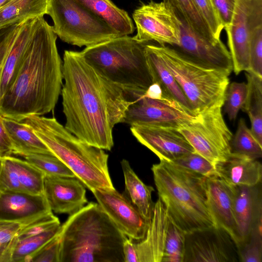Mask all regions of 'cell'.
Here are the masks:
<instances>
[{
  "label": "cell",
  "mask_w": 262,
  "mask_h": 262,
  "mask_svg": "<svg viewBox=\"0 0 262 262\" xmlns=\"http://www.w3.org/2000/svg\"><path fill=\"white\" fill-rule=\"evenodd\" d=\"M247 94L243 107L250 119L251 130L262 145V77L246 72Z\"/></svg>",
  "instance_id": "cell-29"
},
{
  "label": "cell",
  "mask_w": 262,
  "mask_h": 262,
  "mask_svg": "<svg viewBox=\"0 0 262 262\" xmlns=\"http://www.w3.org/2000/svg\"><path fill=\"white\" fill-rule=\"evenodd\" d=\"M52 212L24 223L17 235V240L37 235L60 225L59 219Z\"/></svg>",
  "instance_id": "cell-41"
},
{
  "label": "cell",
  "mask_w": 262,
  "mask_h": 262,
  "mask_svg": "<svg viewBox=\"0 0 262 262\" xmlns=\"http://www.w3.org/2000/svg\"><path fill=\"white\" fill-rule=\"evenodd\" d=\"M238 247L224 229L216 226L185 234L183 262H237Z\"/></svg>",
  "instance_id": "cell-12"
},
{
  "label": "cell",
  "mask_w": 262,
  "mask_h": 262,
  "mask_svg": "<svg viewBox=\"0 0 262 262\" xmlns=\"http://www.w3.org/2000/svg\"><path fill=\"white\" fill-rule=\"evenodd\" d=\"M169 217L159 199L154 203L152 216L144 237L135 243L139 262H162Z\"/></svg>",
  "instance_id": "cell-21"
},
{
  "label": "cell",
  "mask_w": 262,
  "mask_h": 262,
  "mask_svg": "<svg viewBox=\"0 0 262 262\" xmlns=\"http://www.w3.org/2000/svg\"><path fill=\"white\" fill-rule=\"evenodd\" d=\"M22 21L0 29V74L4 60L18 33Z\"/></svg>",
  "instance_id": "cell-45"
},
{
  "label": "cell",
  "mask_w": 262,
  "mask_h": 262,
  "mask_svg": "<svg viewBox=\"0 0 262 262\" xmlns=\"http://www.w3.org/2000/svg\"><path fill=\"white\" fill-rule=\"evenodd\" d=\"M85 194L83 184L76 177L45 176L43 195L52 212H77L88 202Z\"/></svg>",
  "instance_id": "cell-17"
},
{
  "label": "cell",
  "mask_w": 262,
  "mask_h": 262,
  "mask_svg": "<svg viewBox=\"0 0 262 262\" xmlns=\"http://www.w3.org/2000/svg\"><path fill=\"white\" fill-rule=\"evenodd\" d=\"M51 212L43 194L0 191V221L26 223Z\"/></svg>",
  "instance_id": "cell-20"
},
{
  "label": "cell",
  "mask_w": 262,
  "mask_h": 262,
  "mask_svg": "<svg viewBox=\"0 0 262 262\" xmlns=\"http://www.w3.org/2000/svg\"><path fill=\"white\" fill-rule=\"evenodd\" d=\"M195 117L171 97L154 99L143 96L128 106L123 123L130 126L157 125L178 128Z\"/></svg>",
  "instance_id": "cell-13"
},
{
  "label": "cell",
  "mask_w": 262,
  "mask_h": 262,
  "mask_svg": "<svg viewBox=\"0 0 262 262\" xmlns=\"http://www.w3.org/2000/svg\"><path fill=\"white\" fill-rule=\"evenodd\" d=\"M57 35L43 17H37L19 67L0 102V115L21 121L52 111L63 84Z\"/></svg>",
  "instance_id": "cell-2"
},
{
  "label": "cell",
  "mask_w": 262,
  "mask_h": 262,
  "mask_svg": "<svg viewBox=\"0 0 262 262\" xmlns=\"http://www.w3.org/2000/svg\"><path fill=\"white\" fill-rule=\"evenodd\" d=\"M11 0H0V9L5 6Z\"/></svg>",
  "instance_id": "cell-49"
},
{
  "label": "cell",
  "mask_w": 262,
  "mask_h": 262,
  "mask_svg": "<svg viewBox=\"0 0 262 262\" xmlns=\"http://www.w3.org/2000/svg\"><path fill=\"white\" fill-rule=\"evenodd\" d=\"M178 17L180 20V39L179 44L174 48L200 63L230 75L233 71L232 59L229 51L222 40L213 42L207 40Z\"/></svg>",
  "instance_id": "cell-15"
},
{
  "label": "cell",
  "mask_w": 262,
  "mask_h": 262,
  "mask_svg": "<svg viewBox=\"0 0 262 262\" xmlns=\"http://www.w3.org/2000/svg\"><path fill=\"white\" fill-rule=\"evenodd\" d=\"M61 94L64 127L82 141L110 150L113 130L133 102L94 69L80 52L65 50Z\"/></svg>",
  "instance_id": "cell-1"
},
{
  "label": "cell",
  "mask_w": 262,
  "mask_h": 262,
  "mask_svg": "<svg viewBox=\"0 0 262 262\" xmlns=\"http://www.w3.org/2000/svg\"><path fill=\"white\" fill-rule=\"evenodd\" d=\"M151 169L159 199L179 228L187 234L215 226L208 205L205 177L163 159Z\"/></svg>",
  "instance_id": "cell-4"
},
{
  "label": "cell",
  "mask_w": 262,
  "mask_h": 262,
  "mask_svg": "<svg viewBox=\"0 0 262 262\" xmlns=\"http://www.w3.org/2000/svg\"><path fill=\"white\" fill-rule=\"evenodd\" d=\"M249 61V71L262 77V25L256 27L251 34Z\"/></svg>",
  "instance_id": "cell-43"
},
{
  "label": "cell",
  "mask_w": 262,
  "mask_h": 262,
  "mask_svg": "<svg viewBox=\"0 0 262 262\" xmlns=\"http://www.w3.org/2000/svg\"><path fill=\"white\" fill-rule=\"evenodd\" d=\"M262 25V0H237L230 24L225 28L236 75L250 70L249 48L254 30Z\"/></svg>",
  "instance_id": "cell-11"
},
{
  "label": "cell",
  "mask_w": 262,
  "mask_h": 262,
  "mask_svg": "<svg viewBox=\"0 0 262 262\" xmlns=\"http://www.w3.org/2000/svg\"><path fill=\"white\" fill-rule=\"evenodd\" d=\"M21 121L91 191L114 188L108 170V155L104 149L82 141L54 117L32 115Z\"/></svg>",
  "instance_id": "cell-5"
},
{
  "label": "cell",
  "mask_w": 262,
  "mask_h": 262,
  "mask_svg": "<svg viewBox=\"0 0 262 262\" xmlns=\"http://www.w3.org/2000/svg\"><path fill=\"white\" fill-rule=\"evenodd\" d=\"M47 14L57 36L70 45L87 47L120 36L76 0H49Z\"/></svg>",
  "instance_id": "cell-8"
},
{
  "label": "cell",
  "mask_w": 262,
  "mask_h": 262,
  "mask_svg": "<svg viewBox=\"0 0 262 262\" xmlns=\"http://www.w3.org/2000/svg\"><path fill=\"white\" fill-rule=\"evenodd\" d=\"M262 222L252 230L246 242L239 249V261H262Z\"/></svg>",
  "instance_id": "cell-38"
},
{
  "label": "cell",
  "mask_w": 262,
  "mask_h": 262,
  "mask_svg": "<svg viewBox=\"0 0 262 262\" xmlns=\"http://www.w3.org/2000/svg\"><path fill=\"white\" fill-rule=\"evenodd\" d=\"M3 122L12 143L13 155L23 157L31 154H53L23 122L3 117Z\"/></svg>",
  "instance_id": "cell-25"
},
{
  "label": "cell",
  "mask_w": 262,
  "mask_h": 262,
  "mask_svg": "<svg viewBox=\"0 0 262 262\" xmlns=\"http://www.w3.org/2000/svg\"><path fill=\"white\" fill-rule=\"evenodd\" d=\"M129 35L118 36L85 47L81 54L101 75L135 101L143 96L152 79L145 47Z\"/></svg>",
  "instance_id": "cell-6"
},
{
  "label": "cell",
  "mask_w": 262,
  "mask_h": 262,
  "mask_svg": "<svg viewBox=\"0 0 262 262\" xmlns=\"http://www.w3.org/2000/svg\"><path fill=\"white\" fill-rule=\"evenodd\" d=\"M152 46L183 91L195 115L224 105L229 74L200 63L174 48Z\"/></svg>",
  "instance_id": "cell-7"
},
{
  "label": "cell",
  "mask_w": 262,
  "mask_h": 262,
  "mask_svg": "<svg viewBox=\"0 0 262 262\" xmlns=\"http://www.w3.org/2000/svg\"><path fill=\"white\" fill-rule=\"evenodd\" d=\"M145 51L152 82L158 83L184 108L194 114L184 93L173 75L163 64L152 45L146 43Z\"/></svg>",
  "instance_id": "cell-27"
},
{
  "label": "cell",
  "mask_w": 262,
  "mask_h": 262,
  "mask_svg": "<svg viewBox=\"0 0 262 262\" xmlns=\"http://www.w3.org/2000/svg\"><path fill=\"white\" fill-rule=\"evenodd\" d=\"M133 17L137 28L134 37L144 43L155 41L161 46L179 44L180 20L171 6L166 2L150 1L135 9Z\"/></svg>",
  "instance_id": "cell-10"
},
{
  "label": "cell",
  "mask_w": 262,
  "mask_h": 262,
  "mask_svg": "<svg viewBox=\"0 0 262 262\" xmlns=\"http://www.w3.org/2000/svg\"><path fill=\"white\" fill-rule=\"evenodd\" d=\"M13 155L11 142L3 122V117L0 115V158Z\"/></svg>",
  "instance_id": "cell-47"
},
{
  "label": "cell",
  "mask_w": 262,
  "mask_h": 262,
  "mask_svg": "<svg viewBox=\"0 0 262 262\" xmlns=\"http://www.w3.org/2000/svg\"><path fill=\"white\" fill-rule=\"evenodd\" d=\"M205 183L208 205L215 226L228 233L238 247L233 210L235 187L217 175L206 177Z\"/></svg>",
  "instance_id": "cell-18"
},
{
  "label": "cell",
  "mask_w": 262,
  "mask_h": 262,
  "mask_svg": "<svg viewBox=\"0 0 262 262\" xmlns=\"http://www.w3.org/2000/svg\"><path fill=\"white\" fill-rule=\"evenodd\" d=\"M233 210L239 250L253 229L262 222L261 183L235 187Z\"/></svg>",
  "instance_id": "cell-19"
},
{
  "label": "cell",
  "mask_w": 262,
  "mask_h": 262,
  "mask_svg": "<svg viewBox=\"0 0 262 262\" xmlns=\"http://www.w3.org/2000/svg\"><path fill=\"white\" fill-rule=\"evenodd\" d=\"M171 161L205 177L216 175L215 165L195 151L183 155Z\"/></svg>",
  "instance_id": "cell-39"
},
{
  "label": "cell",
  "mask_w": 262,
  "mask_h": 262,
  "mask_svg": "<svg viewBox=\"0 0 262 262\" xmlns=\"http://www.w3.org/2000/svg\"><path fill=\"white\" fill-rule=\"evenodd\" d=\"M22 157L45 176L76 177L72 171L53 154H31Z\"/></svg>",
  "instance_id": "cell-33"
},
{
  "label": "cell",
  "mask_w": 262,
  "mask_h": 262,
  "mask_svg": "<svg viewBox=\"0 0 262 262\" xmlns=\"http://www.w3.org/2000/svg\"><path fill=\"white\" fill-rule=\"evenodd\" d=\"M37 17L22 21L4 60L0 74V102L11 84L23 60Z\"/></svg>",
  "instance_id": "cell-23"
},
{
  "label": "cell",
  "mask_w": 262,
  "mask_h": 262,
  "mask_svg": "<svg viewBox=\"0 0 262 262\" xmlns=\"http://www.w3.org/2000/svg\"><path fill=\"white\" fill-rule=\"evenodd\" d=\"M0 191H23L12 156L2 158Z\"/></svg>",
  "instance_id": "cell-40"
},
{
  "label": "cell",
  "mask_w": 262,
  "mask_h": 262,
  "mask_svg": "<svg viewBox=\"0 0 262 262\" xmlns=\"http://www.w3.org/2000/svg\"><path fill=\"white\" fill-rule=\"evenodd\" d=\"M1 162H2V159L0 158V169H1Z\"/></svg>",
  "instance_id": "cell-50"
},
{
  "label": "cell",
  "mask_w": 262,
  "mask_h": 262,
  "mask_svg": "<svg viewBox=\"0 0 262 262\" xmlns=\"http://www.w3.org/2000/svg\"><path fill=\"white\" fill-rule=\"evenodd\" d=\"M223 106L208 108L178 129L196 152L214 165L231 153L233 135L224 119Z\"/></svg>",
  "instance_id": "cell-9"
},
{
  "label": "cell",
  "mask_w": 262,
  "mask_h": 262,
  "mask_svg": "<svg viewBox=\"0 0 262 262\" xmlns=\"http://www.w3.org/2000/svg\"><path fill=\"white\" fill-rule=\"evenodd\" d=\"M60 225L35 235L17 240L11 262H30L32 256L58 232Z\"/></svg>",
  "instance_id": "cell-31"
},
{
  "label": "cell",
  "mask_w": 262,
  "mask_h": 262,
  "mask_svg": "<svg viewBox=\"0 0 262 262\" xmlns=\"http://www.w3.org/2000/svg\"><path fill=\"white\" fill-rule=\"evenodd\" d=\"M60 262H124L126 236L98 203H89L60 225Z\"/></svg>",
  "instance_id": "cell-3"
},
{
  "label": "cell",
  "mask_w": 262,
  "mask_h": 262,
  "mask_svg": "<svg viewBox=\"0 0 262 262\" xmlns=\"http://www.w3.org/2000/svg\"><path fill=\"white\" fill-rule=\"evenodd\" d=\"M121 165L124 175L125 192L128 199L142 217L149 223L154 206L151 199L154 189L152 186L145 184L140 179L127 160L123 159Z\"/></svg>",
  "instance_id": "cell-26"
},
{
  "label": "cell",
  "mask_w": 262,
  "mask_h": 262,
  "mask_svg": "<svg viewBox=\"0 0 262 262\" xmlns=\"http://www.w3.org/2000/svg\"><path fill=\"white\" fill-rule=\"evenodd\" d=\"M49 0H11L0 9V29L47 14Z\"/></svg>",
  "instance_id": "cell-28"
},
{
  "label": "cell",
  "mask_w": 262,
  "mask_h": 262,
  "mask_svg": "<svg viewBox=\"0 0 262 262\" xmlns=\"http://www.w3.org/2000/svg\"><path fill=\"white\" fill-rule=\"evenodd\" d=\"M60 251L59 228L56 234L32 256L30 262H60Z\"/></svg>",
  "instance_id": "cell-44"
},
{
  "label": "cell",
  "mask_w": 262,
  "mask_h": 262,
  "mask_svg": "<svg viewBox=\"0 0 262 262\" xmlns=\"http://www.w3.org/2000/svg\"><path fill=\"white\" fill-rule=\"evenodd\" d=\"M215 167L216 175L232 186H252L261 183L262 165L257 159L231 152Z\"/></svg>",
  "instance_id": "cell-22"
},
{
  "label": "cell",
  "mask_w": 262,
  "mask_h": 262,
  "mask_svg": "<svg viewBox=\"0 0 262 262\" xmlns=\"http://www.w3.org/2000/svg\"><path fill=\"white\" fill-rule=\"evenodd\" d=\"M178 128L157 125L133 126V135L160 160L172 161L194 150Z\"/></svg>",
  "instance_id": "cell-16"
},
{
  "label": "cell",
  "mask_w": 262,
  "mask_h": 262,
  "mask_svg": "<svg viewBox=\"0 0 262 262\" xmlns=\"http://www.w3.org/2000/svg\"><path fill=\"white\" fill-rule=\"evenodd\" d=\"M124 262H139L134 241L126 236L122 245Z\"/></svg>",
  "instance_id": "cell-48"
},
{
  "label": "cell",
  "mask_w": 262,
  "mask_h": 262,
  "mask_svg": "<svg viewBox=\"0 0 262 262\" xmlns=\"http://www.w3.org/2000/svg\"><path fill=\"white\" fill-rule=\"evenodd\" d=\"M247 94L245 82H233L229 84L225 94L224 112L230 121H234L240 109L243 108Z\"/></svg>",
  "instance_id": "cell-36"
},
{
  "label": "cell",
  "mask_w": 262,
  "mask_h": 262,
  "mask_svg": "<svg viewBox=\"0 0 262 262\" xmlns=\"http://www.w3.org/2000/svg\"><path fill=\"white\" fill-rule=\"evenodd\" d=\"M217 15L224 26L231 23L237 0H211Z\"/></svg>",
  "instance_id": "cell-46"
},
{
  "label": "cell",
  "mask_w": 262,
  "mask_h": 262,
  "mask_svg": "<svg viewBox=\"0 0 262 262\" xmlns=\"http://www.w3.org/2000/svg\"><path fill=\"white\" fill-rule=\"evenodd\" d=\"M173 8L176 14L180 17L196 33L207 40L217 42L206 21L199 12L194 0H163Z\"/></svg>",
  "instance_id": "cell-30"
},
{
  "label": "cell",
  "mask_w": 262,
  "mask_h": 262,
  "mask_svg": "<svg viewBox=\"0 0 262 262\" xmlns=\"http://www.w3.org/2000/svg\"><path fill=\"white\" fill-rule=\"evenodd\" d=\"M92 13L115 30L119 36L129 35L135 31L127 12L111 0H76Z\"/></svg>",
  "instance_id": "cell-24"
},
{
  "label": "cell",
  "mask_w": 262,
  "mask_h": 262,
  "mask_svg": "<svg viewBox=\"0 0 262 262\" xmlns=\"http://www.w3.org/2000/svg\"><path fill=\"white\" fill-rule=\"evenodd\" d=\"M92 192L100 207L123 234L133 241L144 237L149 223L127 198L115 188L97 189Z\"/></svg>",
  "instance_id": "cell-14"
},
{
  "label": "cell",
  "mask_w": 262,
  "mask_h": 262,
  "mask_svg": "<svg viewBox=\"0 0 262 262\" xmlns=\"http://www.w3.org/2000/svg\"><path fill=\"white\" fill-rule=\"evenodd\" d=\"M24 224L0 221V262H11L17 235Z\"/></svg>",
  "instance_id": "cell-37"
},
{
  "label": "cell",
  "mask_w": 262,
  "mask_h": 262,
  "mask_svg": "<svg viewBox=\"0 0 262 262\" xmlns=\"http://www.w3.org/2000/svg\"><path fill=\"white\" fill-rule=\"evenodd\" d=\"M12 159L23 191L34 194H43L45 174L25 160L13 156Z\"/></svg>",
  "instance_id": "cell-34"
},
{
  "label": "cell",
  "mask_w": 262,
  "mask_h": 262,
  "mask_svg": "<svg viewBox=\"0 0 262 262\" xmlns=\"http://www.w3.org/2000/svg\"><path fill=\"white\" fill-rule=\"evenodd\" d=\"M185 234L169 219L162 262H183Z\"/></svg>",
  "instance_id": "cell-35"
},
{
  "label": "cell",
  "mask_w": 262,
  "mask_h": 262,
  "mask_svg": "<svg viewBox=\"0 0 262 262\" xmlns=\"http://www.w3.org/2000/svg\"><path fill=\"white\" fill-rule=\"evenodd\" d=\"M195 6L217 40L220 39L224 29L211 0H194Z\"/></svg>",
  "instance_id": "cell-42"
},
{
  "label": "cell",
  "mask_w": 262,
  "mask_h": 262,
  "mask_svg": "<svg viewBox=\"0 0 262 262\" xmlns=\"http://www.w3.org/2000/svg\"><path fill=\"white\" fill-rule=\"evenodd\" d=\"M231 152L258 159L262 156L260 144L247 126L244 118L238 123L236 133L231 142Z\"/></svg>",
  "instance_id": "cell-32"
}]
</instances>
